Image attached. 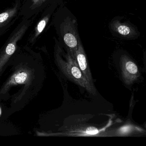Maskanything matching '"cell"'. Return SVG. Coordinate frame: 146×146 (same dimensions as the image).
<instances>
[{
    "mask_svg": "<svg viewBox=\"0 0 146 146\" xmlns=\"http://www.w3.org/2000/svg\"><path fill=\"white\" fill-rule=\"evenodd\" d=\"M59 64L61 70L66 77L85 89L90 94L96 95L95 87L87 81L78 67L76 60L73 58L69 52H67L66 54V61L60 58Z\"/></svg>",
    "mask_w": 146,
    "mask_h": 146,
    "instance_id": "6da1fadb",
    "label": "cell"
},
{
    "mask_svg": "<svg viewBox=\"0 0 146 146\" xmlns=\"http://www.w3.org/2000/svg\"><path fill=\"white\" fill-rule=\"evenodd\" d=\"M61 32L67 52L76 59V52L80 39L78 33L76 21L70 17H66L62 24Z\"/></svg>",
    "mask_w": 146,
    "mask_h": 146,
    "instance_id": "7a4b0ae2",
    "label": "cell"
},
{
    "mask_svg": "<svg viewBox=\"0 0 146 146\" xmlns=\"http://www.w3.org/2000/svg\"><path fill=\"white\" fill-rule=\"evenodd\" d=\"M119 64L123 82L127 85H131L137 80L140 76L138 67L135 63L125 54L121 55Z\"/></svg>",
    "mask_w": 146,
    "mask_h": 146,
    "instance_id": "3957f363",
    "label": "cell"
},
{
    "mask_svg": "<svg viewBox=\"0 0 146 146\" xmlns=\"http://www.w3.org/2000/svg\"><path fill=\"white\" fill-rule=\"evenodd\" d=\"M76 59L78 67L87 81L91 85L94 86L92 74L87 62L86 54L80 40L78 41L77 50L76 52Z\"/></svg>",
    "mask_w": 146,
    "mask_h": 146,
    "instance_id": "277c9868",
    "label": "cell"
},
{
    "mask_svg": "<svg viewBox=\"0 0 146 146\" xmlns=\"http://www.w3.org/2000/svg\"><path fill=\"white\" fill-rule=\"evenodd\" d=\"M111 29L114 33L122 38L130 39L136 36L137 33L135 29L131 25L114 20L111 24Z\"/></svg>",
    "mask_w": 146,
    "mask_h": 146,
    "instance_id": "5b68a950",
    "label": "cell"
},
{
    "mask_svg": "<svg viewBox=\"0 0 146 146\" xmlns=\"http://www.w3.org/2000/svg\"><path fill=\"white\" fill-rule=\"evenodd\" d=\"M17 10V7L10 9L0 14V26L14 16Z\"/></svg>",
    "mask_w": 146,
    "mask_h": 146,
    "instance_id": "8992f818",
    "label": "cell"
},
{
    "mask_svg": "<svg viewBox=\"0 0 146 146\" xmlns=\"http://www.w3.org/2000/svg\"><path fill=\"white\" fill-rule=\"evenodd\" d=\"M49 16L48 15L46 16L41 20L38 23L35 29V38L38 37L40 34H41L45 29L49 20Z\"/></svg>",
    "mask_w": 146,
    "mask_h": 146,
    "instance_id": "52a82bcc",
    "label": "cell"
},
{
    "mask_svg": "<svg viewBox=\"0 0 146 146\" xmlns=\"http://www.w3.org/2000/svg\"><path fill=\"white\" fill-rule=\"evenodd\" d=\"M27 78V74L25 72H22L16 76L15 77V81L18 83H23L26 80Z\"/></svg>",
    "mask_w": 146,
    "mask_h": 146,
    "instance_id": "ba28073f",
    "label": "cell"
},
{
    "mask_svg": "<svg viewBox=\"0 0 146 146\" xmlns=\"http://www.w3.org/2000/svg\"><path fill=\"white\" fill-rule=\"evenodd\" d=\"M86 133L90 135H96L99 133L98 129L94 127H89L86 129Z\"/></svg>",
    "mask_w": 146,
    "mask_h": 146,
    "instance_id": "9c48e42d",
    "label": "cell"
},
{
    "mask_svg": "<svg viewBox=\"0 0 146 146\" xmlns=\"http://www.w3.org/2000/svg\"><path fill=\"white\" fill-rule=\"evenodd\" d=\"M46 1V0H32V4L33 6H38L42 4Z\"/></svg>",
    "mask_w": 146,
    "mask_h": 146,
    "instance_id": "30bf717a",
    "label": "cell"
},
{
    "mask_svg": "<svg viewBox=\"0 0 146 146\" xmlns=\"http://www.w3.org/2000/svg\"><path fill=\"white\" fill-rule=\"evenodd\" d=\"M131 130V127L129 126H125L120 129V131L122 133H126L129 132Z\"/></svg>",
    "mask_w": 146,
    "mask_h": 146,
    "instance_id": "8fae6325",
    "label": "cell"
},
{
    "mask_svg": "<svg viewBox=\"0 0 146 146\" xmlns=\"http://www.w3.org/2000/svg\"><path fill=\"white\" fill-rule=\"evenodd\" d=\"M1 113V110H0V114Z\"/></svg>",
    "mask_w": 146,
    "mask_h": 146,
    "instance_id": "7c38bea8",
    "label": "cell"
}]
</instances>
